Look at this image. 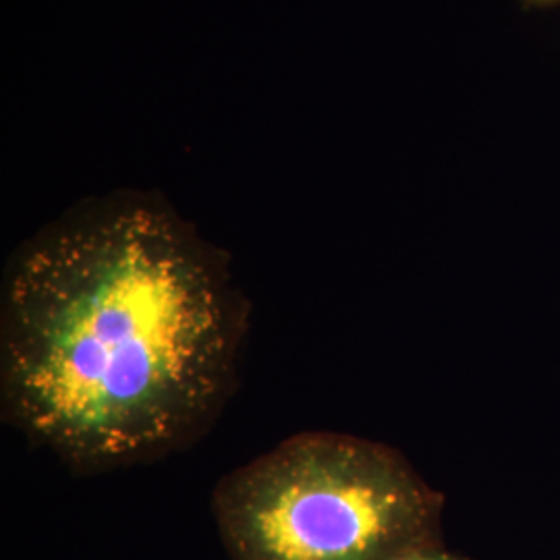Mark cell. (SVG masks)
I'll return each instance as SVG.
<instances>
[{
    "mask_svg": "<svg viewBox=\"0 0 560 560\" xmlns=\"http://www.w3.org/2000/svg\"><path fill=\"white\" fill-rule=\"evenodd\" d=\"M243 328L224 256L166 201H83L7 264L4 420L75 471L159 459L219 416Z\"/></svg>",
    "mask_w": 560,
    "mask_h": 560,
    "instance_id": "1",
    "label": "cell"
},
{
    "mask_svg": "<svg viewBox=\"0 0 560 560\" xmlns=\"http://www.w3.org/2000/svg\"><path fill=\"white\" fill-rule=\"evenodd\" d=\"M442 497L399 451L300 432L226 474L212 513L231 560H384L441 544Z\"/></svg>",
    "mask_w": 560,
    "mask_h": 560,
    "instance_id": "2",
    "label": "cell"
},
{
    "mask_svg": "<svg viewBox=\"0 0 560 560\" xmlns=\"http://www.w3.org/2000/svg\"><path fill=\"white\" fill-rule=\"evenodd\" d=\"M384 560H465L448 552L446 548H442L441 544H432V546H421V548H413L407 552H400L397 557Z\"/></svg>",
    "mask_w": 560,
    "mask_h": 560,
    "instance_id": "3",
    "label": "cell"
},
{
    "mask_svg": "<svg viewBox=\"0 0 560 560\" xmlns=\"http://www.w3.org/2000/svg\"><path fill=\"white\" fill-rule=\"evenodd\" d=\"M523 2L534 7H550V4H559L560 0H523Z\"/></svg>",
    "mask_w": 560,
    "mask_h": 560,
    "instance_id": "4",
    "label": "cell"
}]
</instances>
